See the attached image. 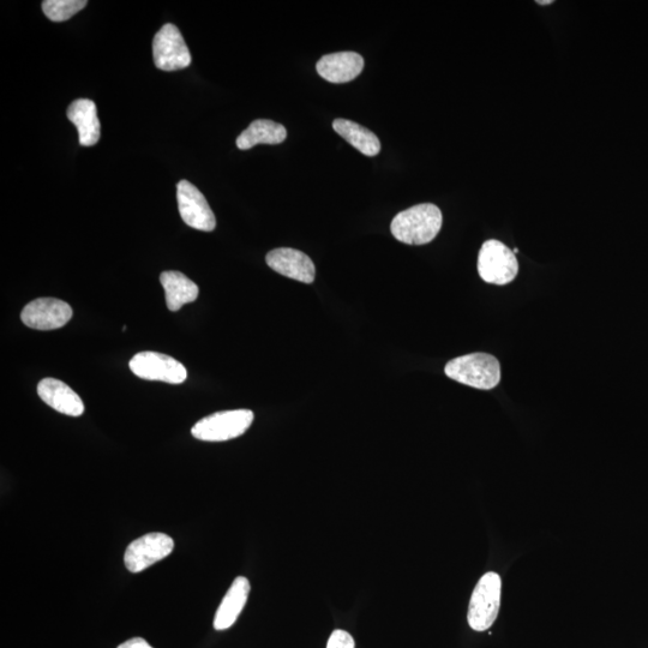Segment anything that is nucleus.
Wrapping results in <instances>:
<instances>
[{"instance_id":"obj_4","label":"nucleus","mask_w":648,"mask_h":648,"mask_svg":"<svg viewBox=\"0 0 648 648\" xmlns=\"http://www.w3.org/2000/svg\"><path fill=\"white\" fill-rule=\"evenodd\" d=\"M250 410L222 411L203 418L191 429V435L204 442H224L245 434L254 422Z\"/></svg>"},{"instance_id":"obj_19","label":"nucleus","mask_w":648,"mask_h":648,"mask_svg":"<svg viewBox=\"0 0 648 648\" xmlns=\"http://www.w3.org/2000/svg\"><path fill=\"white\" fill-rule=\"evenodd\" d=\"M87 4V0H45L42 10L51 21L64 22L86 8Z\"/></svg>"},{"instance_id":"obj_2","label":"nucleus","mask_w":648,"mask_h":648,"mask_svg":"<svg viewBox=\"0 0 648 648\" xmlns=\"http://www.w3.org/2000/svg\"><path fill=\"white\" fill-rule=\"evenodd\" d=\"M444 372L468 387L490 390L501 381L500 362L488 353H472L450 360Z\"/></svg>"},{"instance_id":"obj_5","label":"nucleus","mask_w":648,"mask_h":648,"mask_svg":"<svg viewBox=\"0 0 648 648\" xmlns=\"http://www.w3.org/2000/svg\"><path fill=\"white\" fill-rule=\"evenodd\" d=\"M480 278L492 285L503 286L512 282L519 273V263L513 250L498 240L485 242L478 255Z\"/></svg>"},{"instance_id":"obj_22","label":"nucleus","mask_w":648,"mask_h":648,"mask_svg":"<svg viewBox=\"0 0 648 648\" xmlns=\"http://www.w3.org/2000/svg\"><path fill=\"white\" fill-rule=\"evenodd\" d=\"M552 3H554V2H552V0H550V2H540V0H539V2H537V4H539V5H548V4H552Z\"/></svg>"},{"instance_id":"obj_11","label":"nucleus","mask_w":648,"mask_h":648,"mask_svg":"<svg viewBox=\"0 0 648 648\" xmlns=\"http://www.w3.org/2000/svg\"><path fill=\"white\" fill-rule=\"evenodd\" d=\"M266 261L270 268L286 278L304 282V284H312L315 281V264L302 251L291 248L275 249L269 252Z\"/></svg>"},{"instance_id":"obj_8","label":"nucleus","mask_w":648,"mask_h":648,"mask_svg":"<svg viewBox=\"0 0 648 648\" xmlns=\"http://www.w3.org/2000/svg\"><path fill=\"white\" fill-rule=\"evenodd\" d=\"M129 366L137 377L148 381L180 384L188 377V371L182 363L158 352L137 353L130 360Z\"/></svg>"},{"instance_id":"obj_18","label":"nucleus","mask_w":648,"mask_h":648,"mask_svg":"<svg viewBox=\"0 0 648 648\" xmlns=\"http://www.w3.org/2000/svg\"><path fill=\"white\" fill-rule=\"evenodd\" d=\"M333 129L348 143L366 156H376L381 152L378 137L364 126L347 119H335Z\"/></svg>"},{"instance_id":"obj_15","label":"nucleus","mask_w":648,"mask_h":648,"mask_svg":"<svg viewBox=\"0 0 648 648\" xmlns=\"http://www.w3.org/2000/svg\"><path fill=\"white\" fill-rule=\"evenodd\" d=\"M68 118L77 128L80 144L92 147L98 143L101 135L100 120L95 102L88 99H78L68 108Z\"/></svg>"},{"instance_id":"obj_6","label":"nucleus","mask_w":648,"mask_h":648,"mask_svg":"<svg viewBox=\"0 0 648 648\" xmlns=\"http://www.w3.org/2000/svg\"><path fill=\"white\" fill-rule=\"evenodd\" d=\"M174 540L165 533L144 534L130 543L124 555V564L129 572L137 574L165 560L172 554Z\"/></svg>"},{"instance_id":"obj_20","label":"nucleus","mask_w":648,"mask_h":648,"mask_svg":"<svg viewBox=\"0 0 648 648\" xmlns=\"http://www.w3.org/2000/svg\"><path fill=\"white\" fill-rule=\"evenodd\" d=\"M327 648H356V642L346 630L336 629L329 636Z\"/></svg>"},{"instance_id":"obj_12","label":"nucleus","mask_w":648,"mask_h":648,"mask_svg":"<svg viewBox=\"0 0 648 648\" xmlns=\"http://www.w3.org/2000/svg\"><path fill=\"white\" fill-rule=\"evenodd\" d=\"M364 58L356 52H336L318 60V75L330 83H347L357 78L364 69Z\"/></svg>"},{"instance_id":"obj_1","label":"nucleus","mask_w":648,"mask_h":648,"mask_svg":"<svg viewBox=\"0 0 648 648\" xmlns=\"http://www.w3.org/2000/svg\"><path fill=\"white\" fill-rule=\"evenodd\" d=\"M443 224L441 209L424 203L404 210L395 216L390 225L393 236L401 243L424 245L432 242Z\"/></svg>"},{"instance_id":"obj_3","label":"nucleus","mask_w":648,"mask_h":648,"mask_svg":"<svg viewBox=\"0 0 648 648\" xmlns=\"http://www.w3.org/2000/svg\"><path fill=\"white\" fill-rule=\"evenodd\" d=\"M501 576L494 572L480 578L468 605L467 621L476 632H485L495 623L501 606Z\"/></svg>"},{"instance_id":"obj_17","label":"nucleus","mask_w":648,"mask_h":648,"mask_svg":"<svg viewBox=\"0 0 648 648\" xmlns=\"http://www.w3.org/2000/svg\"><path fill=\"white\" fill-rule=\"evenodd\" d=\"M287 130L284 125L269 119H257L237 138V147L248 150L257 144H280L286 140Z\"/></svg>"},{"instance_id":"obj_23","label":"nucleus","mask_w":648,"mask_h":648,"mask_svg":"<svg viewBox=\"0 0 648 648\" xmlns=\"http://www.w3.org/2000/svg\"><path fill=\"white\" fill-rule=\"evenodd\" d=\"M513 252H514V254H518L519 249H518V248H515V249L513 250Z\"/></svg>"},{"instance_id":"obj_13","label":"nucleus","mask_w":648,"mask_h":648,"mask_svg":"<svg viewBox=\"0 0 648 648\" xmlns=\"http://www.w3.org/2000/svg\"><path fill=\"white\" fill-rule=\"evenodd\" d=\"M38 395L46 405L70 417H80L84 404L80 395L56 378H44L38 384Z\"/></svg>"},{"instance_id":"obj_9","label":"nucleus","mask_w":648,"mask_h":648,"mask_svg":"<svg viewBox=\"0 0 648 648\" xmlns=\"http://www.w3.org/2000/svg\"><path fill=\"white\" fill-rule=\"evenodd\" d=\"M177 201L180 216L186 225L198 231L214 230L216 219L213 210L194 184L188 180H180L177 185Z\"/></svg>"},{"instance_id":"obj_10","label":"nucleus","mask_w":648,"mask_h":648,"mask_svg":"<svg viewBox=\"0 0 648 648\" xmlns=\"http://www.w3.org/2000/svg\"><path fill=\"white\" fill-rule=\"evenodd\" d=\"M74 312L68 303L56 298H39L23 309L21 320L27 327L38 330H54L65 326Z\"/></svg>"},{"instance_id":"obj_14","label":"nucleus","mask_w":648,"mask_h":648,"mask_svg":"<svg viewBox=\"0 0 648 648\" xmlns=\"http://www.w3.org/2000/svg\"><path fill=\"white\" fill-rule=\"evenodd\" d=\"M250 591L249 579H246L245 576H238V578L234 579L218 610H216L214 617L215 630H226L237 622L246 602H248Z\"/></svg>"},{"instance_id":"obj_16","label":"nucleus","mask_w":648,"mask_h":648,"mask_svg":"<svg viewBox=\"0 0 648 648\" xmlns=\"http://www.w3.org/2000/svg\"><path fill=\"white\" fill-rule=\"evenodd\" d=\"M160 281L165 290L167 308L173 312L179 311L185 304L195 302L200 293V288L194 281L174 270L162 273Z\"/></svg>"},{"instance_id":"obj_7","label":"nucleus","mask_w":648,"mask_h":648,"mask_svg":"<svg viewBox=\"0 0 648 648\" xmlns=\"http://www.w3.org/2000/svg\"><path fill=\"white\" fill-rule=\"evenodd\" d=\"M153 57L156 68L177 71L188 68L191 54L180 30L167 23L156 33L153 41Z\"/></svg>"},{"instance_id":"obj_21","label":"nucleus","mask_w":648,"mask_h":648,"mask_svg":"<svg viewBox=\"0 0 648 648\" xmlns=\"http://www.w3.org/2000/svg\"><path fill=\"white\" fill-rule=\"evenodd\" d=\"M117 648H154L149 645L147 640L142 638H132L128 641L123 642L122 645H119Z\"/></svg>"}]
</instances>
